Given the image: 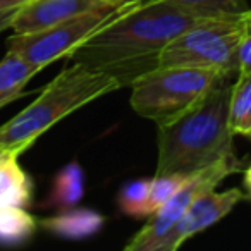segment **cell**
<instances>
[{"label": "cell", "mask_w": 251, "mask_h": 251, "mask_svg": "<svg viewBox=\"0 0 251 251\" xmlns=\"http://www.w3.org/2000/svg\"><path fill=\"white\" fill-rule=\"evenodd\" d=\"M148 2H157V0H140V4H148ZM171 2L196 9L208 16H236L244 14L251 9L248 5V0H171Z\"/></svg>", "instance_id": "cell-18"}, {"label": "cell", "mask_w": 251, "mask_h": 251, "mask_svg": "<svg viewBox=\"0 0 251 251\" xmlns=\"http://www.w3.org/2000/svg\"><path fill=\"white\" fill-rule=\"evenodd\" d=\"M103 0H29L16 11L11 29L14 33H33L77 16Z\"/></svg>", "instance_id": "cell-9"}, {"label": "cell", "mask_w": 251, "mask_h": 251, "mask_svg": "<svg viewBox=\"0 0 251 251\" xmlns=\"http://www.w3.org/2000/svg\"><path fill=\"white\" fill-rule=\"evenodd\" d=\"M222 76L203 67H153L133 81L131 107L160 127L189 110Z\"/></svg>", "instance_id": "cell-5"}, {"label": "cell", "mask_w": 251, "mask_h": 251, "mask_svg": "<svg viewBox=\"0 0 251 251\" xmlns=\"http://www.w3.org/2000/svg\"><path fill=\"white\" fill-rule=\"evenodd\" d=\"M244 186L248 189V195L251 196V165L244 171Z\"/></svg>", "instance_id": "cell-22"}, {"label": "cell", "mask_w": 251, "mask_h": 251, "mask_svg": "<svg viewBox=\"0 0 251 251\" xmlns=\"http://www.w3.org/2000/svg\"><path fill=\"white\" fill-rule=\"evenodd\" d=\"M229 124L234 136L251 133V73H237L230 88Z\"/></svg>", "instance_id": "cell-13"}, {"label": "cell", "mask_w": 251, "mask_h": 251, "mask_svg": "<svg viewBox=\"0 0 251 251\" xmlns=\"http://www.w3.org/2000/svg\"><path fill=\"white\" fill-rule=\"evenodd\" d=\"M29 0H0V12H7L12 9H19Z\"/></svg>", "instance_id": "cell-21"}, {"label": "cell", "mask_w": 251, "mask_h": 251, "mask_svg": "<svg viewBox=\"0 0 251 251\" xmlns=\"http://www.w3.org/2000/svg\"><path fill=\"white\" fill-rule=\"evenodd\" d=\"M208 18L215 16L171 0L140 4L112 25L105 26L81 45L71 59L95 69L110 71L122 84V71L133 74L136 79L143 73L157 67L158 53L172 40Z\"/></svg>", "instance_id": "cell-1"}, {"label": "cell", "mask_w": 251, "mask_h": 251, "mask_svg": "<svg viewBox=\"0 0 251 251\" xmlns=\"http://www.w3.org/2000/svg\"><path fill=\"white\" fill-rule=\"evenodd\" d=\"M36 227V220L23 206L0 208V241L16 244L28 239Z\"/></svg>", "instance_id": "cell-15"}, {"label": "cell", "mask_w": 251, "mask_h": 251, "mask_svg": "<svg viewBox=\"0 0 251 251\" xmlns=\"http://www.w3.org/2000/svg\"><path fill=\"white\" fill-rule=\"evenodd\" d=\"M248 136H250V138H251V133H250V134H248Z\"/></svg>", "instance_id": "cell-24"}, {"label": "cell", "mask_w": 251, "mask_h": 251, "mask_svg": "<svg viewBox=\"0 0 251 251\" xmlns=\"http://www.w3.org/2000/svg\"><path fill=\"white\" fill-rule=\"evenodd\" d=\"M239 167L241 162L236 157H229L188 176L186 182L177 189V193L153 215H150L148 224H145L131 237L129 243L126 244V251H158L162 241L174 229L186 210L191 206V203L203 193L215 189L224 179L239 171Z\"/></svg>", "instance_id": "cell-7"}, {"label": "cell", "mask_w": 251, "mask_h": 251, "mask_svg": "<svg viewBox=\"0 0 251 251\" xmlns=\"http://www.w3.org/2000/svg\"><path fill=\"white\" fill-rule=\"evenodd\" d=\"M42 227L64 239H86L103 226V217L90 208H67L62 213L42 220Z\"/></svg>", "instance_id": "cell-10"}, {"label": "cell", "mask_w": 251, "mask_h": 251, "mask_svg": "<svg viewBox=\"0 0 251 251\" xmlns=\"http://www.w3.org/2000/svg\"><path fill=\"white\" fill-rule=\"evenodd\" d=\"M244 198L239 188H230L217 193L215 189L200 195L191 203L186 213L181 217L174 229L165 236L158 251H176L182 246L184 241L196 236L201 230L220 222L226 215L232 212V208Z\"/></svg>", "instance_id": "cell-8"}, {"label": "cell", "mask_w": 251, "mask_h": 251, "mask_svg": "<svg viewBox=\"0 0 251 251\" xmlns=\"http://www.w3.org/2000/svg\"><path fill=\"white\" fill-rule=\"evenodd\" d=\"M140 5V0H103L95 7L33 33H14L7 40L9 52L18 53L40 71L64 57H71L81 45L105 26Z\"/></svg>", "instance_id": "cell-4"}, {"label": "cell", "mask_w": 251, "mask_h": 251, "mask_svg": "<svg viewBox=\"0 0 251 251\" xmlns=\"http://www.w3.org/2000/svg\"><path fill=\"white\" fill-rule=\"evenodd\" d=\"M9 151L7 150H4V148H0V160H2V158H5V157H9Z\"/></svg>", "instance_id": "cell-23"}, {"label": "cell", "mask_w": 251, "mask_h": 251, "mask_svg": "<svg viewBox=\"0 0 251 251\" xmlns=\"http://www.w3.org/2000/svg\"><path fill=\"white\" fill-rule=\"evenodd\" d=\"M230 76H222L189 110L158 127L157 174L191 176L234 157L229 124Z\"/></svg>", "instance_id": "cell-2"}, {"label": "cell", "mask_w": 251, "mask_h": 251, "mask_svg": "<svg viewBox=\"0 0 251 251\" xmlns=\"http://www.w3.org/2000/svg\"><path fill=\"white\" fill-rule=\"evenodd\" d=\"M248 12L215 16L191 26L158 53L157 67H203L222 74H237V47Z\"/></svg>", "instance_id": "cell-6"}, {"label": "cell", "mask_w": 251, "mask_h": 251, "mask_svg": "<svg viewBox=\"0 0 251 251\" xmlns=\"http://www.w3.org/2000/svg\"><path fill=\"white\" fill-rule=\"evenodd\" d=\"M36 73H40L38 67L7 50L0 60V108L16 100Z\"/></svg>", "instance_id": "cell-11"}, {"label": "cell", "mask_w": 251, "mask_h": 251, "mask_svg": "<svg viewBox=\"0 0 251 251\" xmlns=\"http://www.w3.org/2000/svg\"><path fill=\"white\" fill-rule=\"evenodd\" d=\"M16 11H18V9H12V11H7V12H0V33L11 28L12 19H14V16H16Z\"/></svg>", "instance_id": "cell-20"}, {"label": "cell", "mask_w": 251, "mask_h": 251, "mask_svg": "<svg viewBox=\"0 0 251 251\" xmlns=\"http://www.w3.org/2000/svg\"><path fill=\"white\" fill-rule=\"evenodd\" d=\"M84 195V172L77 162H69L55 176L50 203L59 210L73 208Z\"/></svg>", "instance_id": "cell-14"}, {"label": "cell", "mask_w": 251, "mask_h": 251, "mask_svg": "<svg viewBox=\"0 0 251 251\" xmlns=\"http://www.w3.org/2000/svg\"><path fill=\"white\" fill-rule=\"evenodd\" d=\"M237 73H251V11L248 12L244 33L237 47Z\"/></svg>", "instance_id": "cell-19"}, {"label": "cell", "mask_w": 251, "mask_h": 251, "mask_svg": "<svg viewBox=\"0 0 251 251\" xmlns=\"http://www.w3.org/2000/svg\"><path fill=\"white\" fill-rule=\"evenodd\" d=\"M151 179H138L127 184L119 195V206L133 217H148V193Z\"/></svg>", "instance_id": "cell-17"}, {"label": "cell", "mask_w": 251, "mask_h": 251, "mask_svg": "<svg viewBox=\"0 0 251 251\" xmlns=\"http://www.w3.org/2000/svg\"><path fill=\"white\" fill-rule=\"evenodd\" d=\"M31 198V184L26 172L18 164V157L0 160V208L25 206Z\"/></svg>", "instance_id": "cell-12"}, {"label": "cell", "mask_w": 251, "mask_h": 251, "mask_svg": "<svg viewBox=\"0 0 251 251\" xmlns=\"http://www.w3.org/2000/svg\"><path fill=\"white\" fill-rule=\"evenodd\" d=\"M184 174H157L151 179L150 193H148V217L153 215L158 208L165 205L177 189L186 182Z\"/></svg>", "instance_id": "cell-16"}, {"label": "cell", "mask_w": 251, "mask_h": 251, "mask_svg": "<svg viewBox=\"0 0 251 251\" xmlns=\"http://www.w3.org/2000/svg\"><path fill=\"white\" fill-rule=\"evenodd\" d=\"M121 86L110 71L81 62L64 67L33 103L0 126V148L19 157L64 117Z\"/></svg>", "instance_id": "cell-3"}]
</instances>
